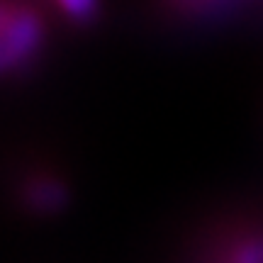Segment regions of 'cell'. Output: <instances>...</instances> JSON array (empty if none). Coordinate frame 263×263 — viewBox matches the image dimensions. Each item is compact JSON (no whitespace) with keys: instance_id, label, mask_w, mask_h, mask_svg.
<instances>
[{"instance_id":"cell-4","label":"cell","mask_w":263,"mask_h":263,"mask_svg":"<svg viewBox=\"0 0 263 263\" xmlns=\"http://www.w3.org/2000/svg\"><path fill=\"white\" fill-rule=\"evenodd\" d=\"M229 263H263V239H251L236 246L229 256Z\"/></svg>"},{"instance_id":"cell-5","label":"cell","mask_w":263,"mask_h":263,"mask_svg":"<svg viewBox=\"0 0 263 263\" xmlns=\"http://www.w3.org/2000/svg\"><path fill=\"white\" fill-rule=\"evenodd\" d=\"M15 5H17V0H0V29H3V25L8 22L10 15H12Z\"/></svg>"},{"instance_id":"cell-3","label":"cell","mask_w":263,"mask_h":263,"mask_svg":"<svg viewBox=\"0 0 263 263\" xmlns=\"http://www.w3.org/2000/svg\"><path fill=\"white\" fill-rule=\"evenodd\" d=\"M54 3L73 22H90L98 12V0H54Z\"/></svg>"},{"instance_id":"cell-1","label":"cell","mask_w":263,"mask_h":263,"mask_svg":"<svg viewBox=\"0 0 263 263\" xmlns=\"http://www.w3.org/2000/svg\"><path fill=\"white\" fill-rule=\"evenodd\" d=\"M44 44V20L34 8L17 3L0 29V76L12 73L34 59Z\"/></svg>"},{"instance_id":"cell-6","label":"cell","mask_w":263,"mask_h":263,"mask_svg":"<svg viewBox=\"0 0 263 263\" xmlns=\"http://www.w3.org/2000/svg\"><path fill=\"white\" fill-rule=\"evenodd\" d=\"M176 5H180V8H205V5H212V3H219V0H173Z\"/></svg>"},{"instance_id":"cell-2","label":"cell","mask_w":263,"mask_h":263,"mask_svg":"<svg viewBox=\"0 0 263 263\" xmlns=\"http://www.w3.org/2000/svg\"><path fill=\"white\" fill-rule=\"evenodd\" d=\"M27 200L39 210H51V207L64 202V188H61V183L47 178V176L44 178H34L29 183Z\"/></svg>"}]
</instances>
